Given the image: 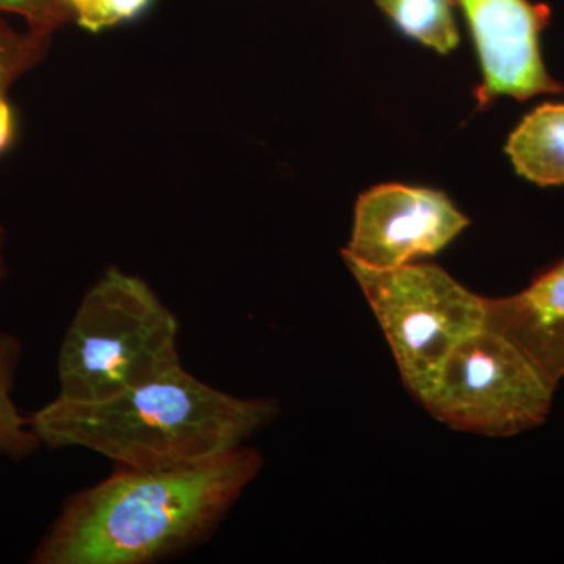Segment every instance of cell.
Masks as SVG:
<instances>
[{"instance_id": "8992f818", "label": "cell", "mask_w": 564, "mask_h": 564, "mask_svg": "<svg viewBox=\"0 0 564 564\" xmlns=\"http://www.w3.org/2000/svg\"><path fill=\"white\" fill-rule=\"evenodd\" d=\"M469 225L443 192L383 184L362 193L345 261L397 269L443 251Z\"/></svg>"}, {"instance_id": "52a82bcc", "label": "cell", "mask_w": 564, "mask_h": 564, "mask_svg": "<svg viewBox=\"0 0 564 564\" xmlns=\"http://www.w3.org/2000/svg\"><path fill=\"white\" fill-rule=\"evenodd\" d=\"M467 24L484 82L477 90L480 109L500 96L527 101L534 96L560 95L564 85L545 69L541 33L551 22L545 3L530 0H456Z\"/></svg>"}, {"instance_id": "5bb4252c", "label": "cell", "mask_w": 564, "mask_h": 564, "mask_svg": "<svg viewBox=\"0 0 564 564\" xmlns=\"http://www.w3.org/2000/svg\"><path fill=\"white\" fill-rule=\"evenodd\" d=\"M0 14H14L29 31L51 39L70 22L65 0H0Z\"/></svg>"}, {"instance_id": "7c38bea8", "label": "cell", "mask_w": 564, "mask_h": 564, "mask_svg": "<svg viewBox=\"0 0 564 564\" xmlns=\"http://www.w3.org/2000/svg\"><path fill=\"white\" fill-rule=\"evenodd\" d=\"M51 43V36L29 29L14 31L0 14V91H9L14 82L39 66L46 58Z\"/></svg>"}, {"instance_id": "30bf717a", "label": "cell", "mask_w": 564, "mask_h": 564, "mask_svg": "<svg viewBox=\"0 0 564 564\" xmlns=\"http://www.w3.org/2000/svg\"><path fill=\"white\" fill-rule=\"evenodd\" d=\"M455 3L456 0H377L400 32L440 54H448L459 43Z\"/></svg>"}, {"instance_id": "7a4b0ae2", "label": "cell", "mask_w": 564, "mask_h": 564, "mask_svg": "<svg viewBox=\"0 0 564 564\" xmlns=\"http://www.w3.org/2000/svg\"><path fill=\"white\" fill-rule=\"evenodd\" d=\"M274 399H242L184 367L96 403L55 397L29 425L50 448H85L122 469L192 466L243 447L278 417Z\"/></svg>"}, {"instance_id": "3957f363", "label": "cell", "mask_w": 564, "mask_h": 564, "mask_svg": "<svg viewBox=\"0 0 564 564\" xmlns=\"http://www.w3.org/2000/svg\"><path fill=\"white\" fill-rule=\"evenodd\" d=\"M180 321L150 284L107 270L70 321L57 358L58 399L96 403L181 367Z\"/></svg>"}, {"instance_id": "6da1fadb", "label": "cell", "mask_w": 564, "mask_h": 564, "mask_svg": "<svg viewBox=\"0 0 564 564\" xmlns=\"http://www.w3.org/2000/svg\"><path fill=\"white\" fill-rule=\"evenodd\" d=\"M262 467L247 445L173 469L118 467L66 500L29 563L148 564L180 554L215 532Z\"/></svg>"}, {"instance_id": "2e32d148", "label": "cell", "mask_w": 564, "mask_h": 564, "mask_svg": "<svg viewBox=\"0 0 564 564\" xmlns=\"http://www.w3.org/2000/svg\"><path fill=\"white\" fill-rule=\"evenodd\" d=\"M6 243H7V232L3 229V226L0 225V282L6 280L9 276V265H7L6 259Z\"/></svg>"}, {"instance_id": "277c9868", "label": "cell", "mask_w": 564, "mask_h": 564, "mask_svg": "<svg viewBox=\"0 0 564 564\" xmlns=\"http://www.w3.org/2000/svg\"><path fill=\"white\" fill-rule=\"evenodd\" d=\"M345 262L383 328L404 386L422 403L451 352L484 328L486 299L434 263L380 270Z\"/></svg>"}, {"instance_id": "ba28073f", "label": "cell", "mask_w": 564, "mask_h": 564, "mask_svg": "<svg viewBox=\"0 0 564 564\" xmlns=\"http://www.w3.org/2000/svg\"><path fill=\"white\" fill-rule=\"evenodd\" d=\"M485 325L521 348L558 386L564 378V258L524 291L486 299Z\"/></svg>"}, {"instance_id": "5b68a950", "label": "cell", "mask_w": 564, "mask_h": 564, "mask_svg": "<svg viewBox=\"0 0 564 564\" xmlns=\"http://www.w3.org/2000/svg\"><path fill=\"white\" fill-rule=\"evenodd\" d=\"M555 389L521 348L485 325L451 352L422 404L451 429L508 437L543 425Z\"/></svg>"}, {"instance_id": "9a60e30c", "label": "cell", "mask_w": 564, "mask_h": 564, "mask_svg": "<svg viewBox=\"0 0 564 564\" xmlns=\"http://www.w3.org/2000/svg\"><path fill=\"white\" fill-rule=\"evenodd\" d=\"M18 121L7 93L0 91V158L7 154L17 141Z\"/></svg>"}, {"instance_id": "4fadbf2b", "label": "cell", "mask_w": 564, "mask_h": 564, "mask_svg": "<svg viewBox=\"0 0 564 564\" xmlns=\"http://www.w3.org/2000/svg\"><path fill=\"white\" fill-rule=\"evenodd\" d=\"M70 22L82 31L99 35L133 24L147 17L159 0H65Z\"/></svg>"}, {"instance_id": "9c48e42d", "label": "cell", "mask_w": 564, "mask_h": 564, "mask_svg": "<svg viewBox=\"0 0 564 564\" xmlns=\"http://www.w3.org/2000/svg\"><path fill=\"white\" fill-rule=\"evenodd\" d=\"M516 172L534 184H564V104H543L530 111L508 139Z\"/></svg>"}, {"instance_id": "8fae6325", "label": "cell", "mask_w": 564, "mask_h": 564, "mask_svg": "<svg viewBox=\"0 0 564 564\" xmlns=\"http://www.w3.org/2000/svg\"><path fill=\"white\" fill-rule=\"evenodd\" d=\"M21 355V340L14 334L0 333V454L11 459L29 458L43 447L13 400Z\"/></svg>"}]
</instances>
